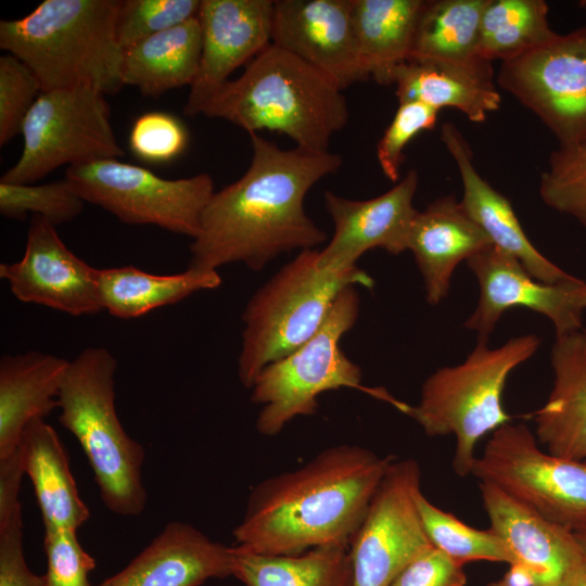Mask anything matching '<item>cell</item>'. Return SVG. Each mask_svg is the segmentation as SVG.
I'll use <instances>...</instances> for the list:
<instances>
[{
    "mask_svg": "<svg viewBox=\"0 0 586 586\" xmlns=\"http://www.w3.org/2000/svg\"><path fill=\"white\" fill-rule=\"evenodd\" d=\"M250 137L251 164L208 201L190 245V268L217 271L242 263L258 271L283 253L315 250L326 241L323 230L306 214L304 200L341 167V155L283 150L257 133Z\"/></svg>",
    "mask_w": 586,
    "mask_h": 586,
    "instance_id": "cell-1",
    "label": "cell"
},
{
    "mask_svg": "<svg viewBox=\"0 0 586 586\" xmlns=\"http://www.w3.org/2000/svg\"><path fill=\"white\" fill-rule=\"evenodd\" d=\"M395 456L352 444L323 449L301 468L266 479L233 530L241 550L295 556L349 544Z\"/></svg>",
    "mask_w": 586,
    "mask_h": 586,
    "instance_id": "cell-2",
    "label": "cell"
},
{
    "mask_svg": "<svg viewBox=\"0 0 586 586\" xmlns=\"http://www.w3.org/2000/svg\"><path fill=\"white\" fill-rule=\"evenodd\" d=\"M342 91L320 71L271 43L226 82L203 115L226 119L250 135L277 131L295 148L324 153L348 120Z\"/></svg>",
    "mask_w": 586,
    "mask_h": 586,
    "instance_id": "cell-3",
    "label": "cell"
},
{
    "mask_svg": "<svg viewBox=\"0 0 586 586\" xmlns=\"http://www.w3.org/2000/svg\"><path fill=\"white\" fill-rule=\"evenodd\" d=\"M117 0H44L22 18L0 22V48L25 63L42 91L124 86Z\"/></svg>",
    "mask_w": 586,
    "mask_h": 586,
    "instance_id": "cell-4",
    "label": "cell"
},
{
    "mask_svg": "<svg viewBox=\"0 0 586 586\" xmlns=\"http://www.w3.org/2000/svg\"><path fill=\"white\" fill-rule=\"evenodd\" d=\"M535 334L512 337L496 348L479 341L464 361L443 367L423 382L420 400L394 405L412 418L429 436L453 434L456 448L453 469L459 476L472 474L477 442L508 423L502 406L509 374L538 349Z\"/></svg>",
    "mask_w": 586,
    "mask_h": 586,
    "instance_id": "cell-5",
    "label": "cell"
},
{
    "mask_svg": "<svg viewBox=\"0 0 586 586\" xmlns=\"http://www.w3.org/2000/svg\"><path fill=\"white\" fill-rule=\"evenodd\" d=\"M115 357L88 347L69 361L59 393V420L79 442L105 507L120 515L142 513L143 446L124 430L115 409Z\"/></svg>",
    "mask_w": 586,
    "mask_h": 586,
    "instance_id": "cell-6",
    "label": "cell"
},
{
    "mask_svg": "<svg viewBox=\"0 0 586 586\" xmlns=\"http://www.w3.org/2000/svg\"><path fill=\"white\" fill-rule=\"evenodd\" d=\"M318 251H301L249 300L238 358L240 382L251 388L260 371L293 353L323 324L349 285L371 289L373 279L357 266L322 269Z\"/></svg>",
    "mask_w": 586,
    "mask_h": 586,
    "instance_id": "cell-7",
    "label": "cell"
},
{
    "mask_svg": "<svg viewBox=\"0 0 586 586\" xmlns=\"http://www.w3.org/2000/svg\"><path fill=\"white\" fill-rule=\"evenodd\" d=\"M359 305L355 285L345 288L307 342L260 371L251 387V400L262 405L256 419L260 434L275 436L296 417L316 413L318 396L328 391L358 388L388 400L385 391L361 385L360 367L340 347L341 339L357 321Z\"/></svg>",
    "mask_w": 586,
    "mask_h": 586,
    "instance_id": "cell-8",
    "label": "cell"
},
{
    "mask_svg": "<svg viewBox=\"0 0 586 586\" xmlns=\"http://www.w3.org/2000/svg\"><path fill=\"white\" fill-rule=\"evenodd\" d=\"M18 161L1 182L27 184L54 169L125 155L104 94L88 87L42 91L22 128Z\"/></svg>",
    "mask_w": 586,
    "mask_h": 586,
    "instance_id": "cell-9",
    "label": "cell"
},
{
    "mask_svg": "<svg viewBox=\"0 0 586 586\" xmlns=\"http://www.w3.org/2000/svg\"><path fill=\"white\" fill-rule=\"evenodd\" d=\"M64 179L85 202L104 208L122 222L154 225L192 240L215 192L208 174L166 179L117 158L69 166Z\"/></svg>",
    "mask_w": 586,
    "mask_h": 586,
    "instance_id": "cell-10",
    "label": "cell"
},
{
    "mask_svg": "<svg viewBox=\"0 0 586 586\" xmlns=\"http://www.w3.org/2000/svg\"><path fill=\"white\" fill-rule=\"evenodd\" d=\"M472 474L571 531L586 523V461L542 451L523 423L494 431Z\"/></svg>",
    "mask_w": 586,
    "mask_h": 586,
    "instance_id": "cell-11",
    "label": "cell"
},
{
    "mask_svg": "<svg viewBox=\"0 0 586 586\" xmlns=\"http://www.w3.org/2000/svg\"><path fill=\"white\" fill-rule=\"evenodd\" d=\"M497 84L542 120L559 146L586 142V25L501 62Z\"/></svg>",
    "mask_w": 586,
    "mask_h": 586,
    "instance_id": "cell-12",
    "label": "cell"
},
{
    "mask_svg": "<svg viewBox=\"0 0 586 586\" xmlns=\"http://www.w3.org/2000/svg\"><path fill=\"white\" fill-rule=\"evenodd\" d=\"M421 471L412 458L394 459L349 544L354 586H388L431 544L417 498Z\"/></svg>",
    "mask_w": 586,
    "mask_h": 586,
    "instance_id": "cell-13",
    "label": "cell"
},
{
    "mask_svg": "<svg viewBox=\"0 0 586 586\" xmlns=\"http://www.w3.org/2000/svg\"><path fill=\"white\" fill-rule=\"evenodd\" d=\"M467 265L480 285V298L463 327L487 342L500 317L524 307L548 318L556 336L581 331L586 310V281L573 277L545 283L532 277L511 255L491 245L470 257Z\"/></svg>",
    "mask_w": 586,
    "mask_h": 586,
    "instance_id": "cell-14",
    "label": "cell"
},
{
    "mask_svg": "<svg viewBox=\"0 0 586 586\" xmlns=\"http://www.w3.org/2000/svg\"><path fill=\"white\" fill-rule=\"evenodd\" d=\"M0 278L23 303L76 317L104 310L100 269L75 255L64 244L55 226L39 216H31L22 258L1 264Z\"/></svg>",
    "mask_w": 586,
    "mask_h": 586,
    "instance_id": "cell-15",
    "label": "cell"
},
{
    "mask_svg": "<svg viewBox=\"0 0 586 586\" xmlns=\"http://www.w3.org/2000/svg\"><path fill=\"white\" fill-rule=\"evenodd\" d=\"M273 0H201L202 54L183 113L203 114L238 67L271 44Z\"/></svg>",
    "mask_w": 586,
    "mask_h": 586,
    "instance_id": "cell-16",
    "label": "cell"
},
{
    "mask_svg": "<svg viewBox=\"0 0 586 586\" xmlns=\"http://www.w3.org/2000/svg\"><path fill=\"white\" fill-rule=\"evenodd\" d=\"M418 173L408 170L404 178L383 194L369 200H349L324 192V207L333 224V235L318 251V266L341 270L356 266L369 250L383 249L397 255L408 250L409 231L418 211L413 198Z\"/></svg>",
    "mask_w": 586,
    "mask_h": 586,
    "instance_id": "cell-17",
    "label": "cell"
},
{
    "mask_svg": "<svg viewBox=\"0 0 586 586\" xmlns=\"http://www.w3.org/2000/svg\"><path fill=\"white\" fill-rule=\"evenodd\" d=\"M271 43L329 77L341 90L368 80L352 17V0H275Z\"/></svg>",
    "mask_w": 586,
    "mask_h": 586,
    "instance_id": "cell-18",
    "label": "cell"
},
{
    "mask_svg": "<svg viewBox=\"0 0 586 586\" xmlns=\"http://www.w3.org/2000/svg\"><path fill=\"white\" fill-rule=\"evenodd\" d=\"M491 527L505 542L531 586H560L583 561L573 532L488 482L480 483Z\"/></svg>",
    "mask_w": 586,
    "mask_h": 586,
    "instance_id": "cell-19",
    "label": "cell"
},
{
    "mask_svg": "<svg viewBox=\"0 0 586 586\" xmlns=\"http://www.w3.org/2000/svg\"><path fill=\"white\" fill-rule=\"evenodd\" d=\"M233 546L173 521L125 569L97 586H199L232 575Z\"/></svg>",
    "mask_w": 586,
    "mask_h": 586,
    "instance_id": "cell-20",
    "label": "cell"
},
{
    "mask_svg": "<svg viewBox=\"0 0 586 586\" xmlns=\"http://www.w3.org/2000/svg\"><path fill=\"white\" fill-rule=\"evenodd\" d=\"M441 140L461 177L463 194L460 204L489 237L493 245L514 257L532 277L542 282L557 283L573 278L531 243L510 201L475 169L471 148L453 123L442 125Z\"/></svg>",
    "mask_w": 586,
    "mask_h": 586,
    "instance_id": "cell-21",
    "label": "cell"
},
{
    "mask_svg": "<svg viewBox=\"0 0 586 586\" xmlns=\"http://www.w3.org/2000/svg\"><path fill=\"white\" fill-rule=\"evenodd\" d=\"M491 245L489 237L454 195L441 196L418 211L408 250L423 279L426 302L441 303L448 294L456 267Z\"/></svg>",
    "mask_w": 586,
    "mask_h": 586,
    "instance_id": "cell-22",
    "label": "cell"
},
{
    "mask_svg": "<svg viewBox=\"0 0 586 586\" xmlns=\"http://www.w3.org/2000/svg\"><path fill=\"white\" fill-rule=\"evenodd\" d=\"M493 62L408 60L394 75L398 102L416 101L440 111L451 107L473 123L499 109L501 95L494 82Z\"/></svg>",
    "mask_w": 586,
    "mask_h": 586,
    "instance_id": "cell-23",
    "label": "cell"
},
{
    "mask_svg": "<svg viewBox=\"0 0 586 586\" xmlns=\"http://www.w3.org/2000/svg\"><path fill=\"white\" fill-rule=\"evenodd\" d=\"M553 385L534 413L536 436L548 451L586 461V332L556 336L551 348Z\"/></svg>",
    "mask_w": 586,
    "mask_h": 586,
    "instance_id": "cell-24",
    "label": "cell"
},
{
    "mask_svg": "<svg viewBox=\"0 0 586 586\" xmlns=\"http://www.w3.org/2000/svg\"><path fill=\"white\" fill-rule=\"evenodd\" d=\"M69 361L29 351L0 358V460L14 455L26 425L59 407Z\"/></svg>",
    "mask_w": 586,
    "mask_h": 586,
    "instance_id": "cell-25",
    "label": "cell"
},
{
    "mask_svg": "<svg viewBox=\"0 0 586 586\" xmlns=\"http://www.w3.org/2000/svg\"><path fill=\"white\" fill-rule=\"evenodd\" d=\"M18 455L34 485L44 527L77 530L89 519L63 444L42 418L31 420L24 429Z\"/></svg>",
    "mask_w": 586,
    "mask_h": 586,
    "instance_id": "cell-26",
    "label": "cell"
},
{
    "mask_svg": "<svg viewBox=\"0 0 586 586\" xmlns=\"http://www.w3.org/2000/svg\"><path fill=\"white\" fill-rule=\"evenodd\" d=\"M424 0H352L360 62L368 79L393 85L397 68L409 60Z\"/></svg>",
    "mask_w": 586,
    "mask_h": 586,
    "instance_id": "cell-27",
    "label": "cell"
},
{
    "mask_svg": "<svg viewBox=\"0 0 586 586\" xmlns=\"http://www.w3.org/2000/svg\"><path fill=\"white\" fill-rule=\"evenodd\" d=\"M201 54L202 28L195 17L125 49L124 85L135 86L150 97L191 86L199 72Z\"/></svg>",
    "mask_w": 586,
    "mask_h": 586,
    "instance_id": "cell-28",
    "label": "cell"
},
{
    "mask_svg": "<svg viewBox=\"0 0 586 586\" xmlns=\"http://www.w3.org/2000/svg\"><path fill=\"white\" fill-rule=\"evenodd\" d=\"M220 284L218 271L190 267L175 275L149 273L132 266L100 269L103 309L120 319L138 318Z\"/></svg>",
    "mask_w": 586,
    "mask_h": 586,
    "instance_id": "cell-29",
    "label": "cell"
},
{
    "mask_svg": "<svg viewBox=\"0 0 586 586\" xmlns=\"http://www.w3.org/2000/svg\"><path fill=\"white\" fill-rule=\"evenodd\" d=\"M232 576L245 586H354L348 547L328 545L295 556H267L233 546Z\"/></svg>",
    "mask_w": 586,
    "mask_h": 586,
    "instance_id": "cell-30",
    "label": "cell"
},
{
    "mask_svg": "<svg viewBox=\"0 0 586 586\" xmlns=\"http://www.w3.org/2000/svg\"><path fill=\"white\" fill-rule=\"evenodd\" d=\"M486 2L424 0L409 60L467 62L479 59L480 26Z\"/></svg>",
    "mask_w": 586,
    "mask_h": 586,
    "instance_id": "cell-31",
    "label": "cell"
},
{
    "mask_svg": "<svg viewBox=\"0 0 586 586\" xmlns=\"http://www.w3.org/2000/svg\"><path fill=\"white\" fill-rule=\"evenodd\" d=\"M543 0H487L483 10L479 56L506 62L538 48L558 34Z\"/></svg>",
    "mask_w": 586,
    "mask_h": 586,
    "instance_id": "cell-32",
    "label": "cell"
},
{
    "mask_svg": "<svg viewBox=\"0 0 586 586\" xmlns=\"http://www.w3.org/2000/svg\"><path fill=\"white\" fill-rule=\"evenodd\" d=\"M417 505L431 544L458 564L463 566L477 560L514 563L505 542L492 527L477 530L463 523L434 506L422 492L418 495Z\"/></svg>",
    "mask_w": 586,
    "mask_h": 586,
    "instance_id": "cell-33",
    "label": "cell"
},
{
    "mask_svg": "<svg viewBox=\"0 0 586 586\" xmlns=\"http://www.w3.org/2000/svg\"><path fill=\"white\" fill-rule=\"evenodd\" d=\"M85 203L65 179L43 184L0 181V213L7 218L25 220L31 214L56 227L80 215Z\"/></svg>",
    "mask_w": 586,
    "mask_h": 586,
    "instance_id": "cell-34",
    "label": "cell"
},
{
    "mask_svg": "<svg viewBox=\"0 0 586 586\" xmlns=\"http://www.w3.org/2000/svg\"><path fill=\"white\" fill-rule=\"evenodd\" d=\"M542 201L586 227V142L550 154L539 183Z\"/></svg>",
    "mask_w": 586,
    "mask_h": 586,
    "instance_id": "cell-35",
    "label": "cell"
},
{
    "mask_svg": "<svg viewBox=\"0 0 586 586\" xmlns=\"http://www.w3.org/2000/svg\"><path fill=\"white\" fill-rule=\"evenodd\" d=\"M200 0H123L116 16V38L123 50L198 17Z\"/></svg>",
    "mask_w": 586,
    "mask_h": 586,
    "instance_id": "cell-36",
    "label": "cell"
},
{
    "mask_svg": "<svg viewBox=\"0 0 586 586\" xmlns=\"http://www.w3.org/2000/svg\"><path fill=\"white\" fill-rule=\"evenodd\" d=\"M41 92L38 78L25 63L12 54L0 58V145L22 132Z\"/></svg>",
    "mask_w": 586,
    "mask_h": 586,
    "instance_id": "cell-37",
    "label": "cell"
},
{
    "mask_svg": "<svg viewBox=\"0 0 586 586\" xmlns=\"http://www.w3.org/2000/svg\"><path fill=\"white\" fill-rule=\"evenodd\" d=\"M398 107L377 144V158L384 176L393 182L399 170L407 144L421 131L435 127L438 111L416 101L398 102Z\"/></svg>",
    "mask_w": 586,
    "mask_h": 586,
    "instance_id": "cell-38",
    "label": "cell"
},
{
    "mask_svg": "<svg viewBox=\"0 0 586 586\" xmlns=\"http://www.w3.org/2000/svg\"><path fill=\"white\" fill-rule=\"evenodd\" d=\"M44 550L46 586H92L88 574L95 561L79 544L76 530L46 527Z\"/></svg>",
    "mask_w": 586,
    "mask_h": 586,
    "instance_id": "cell-39",
    "label": "cell"
},
{
    "mask_svg": "<svg viewBox=\"0 0 586 586\" xmlns=\"http://www.w3.org/2000/svg\"><path fill=\"white\" fill-rule=\"evenodd\" d=\"M188 132L175 116L150 112L139 116L130 130L129 146L141 160L162 163L177 157L187 146Z\"/></svg>",
    "mask_w": 586,
    "mask_h": 586,
    "instance_id": "cell-40",
    "label": "cell"
},
{
    "mask_svg": "<svg viewBox=\"0 0 586 586\" xmlns=\"http://www.w3.org/2000/svg\"><path fill=\"white\" fill-rule=\"evenodd\" d=\"M0 586H46L44 576L33 573L24 557L21 502L0 522Z\"/></svg>",
    "mask_w": 586,
    "mask_h": 586,
    "instance_id": "cell-41",
    "label": "cell"
},
{
    "mask_svg": "<svg viewBox=\"0 0 586 586\" xmlns=\"http://www.w3.org/2000/svg\"><path fill=\"white\" fill-rule=\"evenodd\" d=\"M462 565L434 546L412 560L388 586H464Z\"/></svg>",
    "mask_w": 586,
    "mask_h": 586,
    "instance_id": "cell-42",
    "label": "cell"
},
{
    "mask_svg": "<svg viewBox=\"0 0 586 586\" xmlns=\"http://www.w3.org/2000/svg\"><path fill=\"white\" fill-rule=\"evenodd\" d=\"M24 473L18 449L11 457L0 460V522L20 504L17 496Z\"/></svg>",
    "mask_w": 586,
    "mask_h": 586,
    "instance_id": "cell-43",
    "label": "cell"
},
{
    "mask_svg": "<svg viewBox=\"0 0 586 586\" xmlns=\"http://www.w3.org/2000/svg\"><path fill=\"white\" fill-rule=\"evenodd\" d=\"M560 586H586V565L579 562Z\"/></svg>",
    "mask_w": 586,
    "mask_h": 586,
    "instance_id": "cell-44",
    "label": "cell"
},
{
    "mask_svg": "<svg viewBox=\"0 0 586 586\" xmlns=\"http://www.w3.org/2000/svg\"><path fill=\"white\" fill-rule=\"evenodd\" d=\"M572 532L578 546L582 559L586 565V523L574 528Z\"/></svg>",
    "mask_w": 586,
    "mask_h": 586,
    "instance_id": "cell-45",
    "label": "cell"
},
{
    "mask_svg": "<svg viewBox=\"0 0 586 586\" xmlns=\"http://www.w3.org/2000/svg\"><path fill=\"white\" fill-rule=\"evenodd\" d=\"M488 586H511L504 577L498 582L491 583Z\"/></svg>",
    "mask_w": 586,
    "mask_h": 586,
    "instance_id": "cell-46",
    "label": "cell"
},
{
    "mask_svg": "<svg viewBox=\"0 0 586 586\" xmlns=\"http://www.w3.org/2000/svg\"><path fill=\"white\" fill-rule=\"evenodd\" d=\"M585 332H586V330H585Z\"/></svg>",
    "mask_w": 586,
    "mask_h": 586,
    "instance_id": "cell-47",
    "label": "cell"
}]
</instances>
